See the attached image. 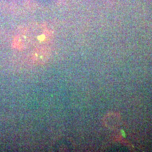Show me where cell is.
Here are the masks:
<instances>
[{
  "label": "cell",
  "instance_id": "6da1fadb",
  "mask_svg": "<svg viewBox=\"0 0 152 152\" xmlns=\"http://www.w3.org/2000/svg\"><path fill=\"white\" fill-rule=\"evenodd\" d=\"M49 52L46 47H39L35 49L32 56V59L36 63H44L49 58Z\"/></svg>",
  "mask_w": 152,
  "mask_h": 152
}]
</instances>
